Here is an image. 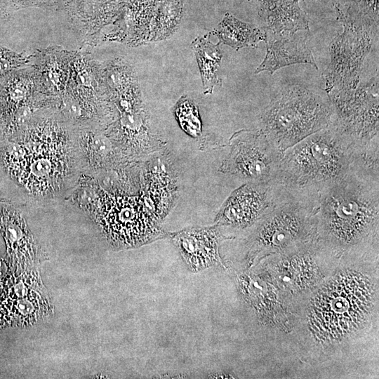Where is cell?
<instances>
[{
  "instance_id": "1",
  "label": "cell",
  "mask_w": 379,
  "mask_h": 379,
  "mask_svg": "<svg viewBox=\"0 0 379 379\" xmlns=\"http://www.w3.org/2000/svg\"><path fill=\"white\" fill-rule=\"evenodd\" d=\"M30 121L6 140L1 161L9 175L30 194L53 197L64 190L76 170L74 140L55 119Z\"/></svg>"
},
{
  "instance_id": "2",
  "label": "cell",
  "mask_w": 379,
  "mask_h": 379,
  "mask_svg": "<svg viewBox=\"0 0 379 379\" xmlns=\"http://www.w3.org/2000/svg\"><path fill=\"white\" fill-rule=\"evenodd\" d=\"M359 165L364 162L333 124L283 152L275 182L293 199L316 207L324 191Z\"/></svg>"
},
{
  "instance_id": "3",
  "label": "cell",
  "mask_w": 379,
  "mask_h": 379,
  "mask_svg": "<svg viewBox=\"0 0 379 379\" xmlns=\"http://www.w3.org/2000/svg\"><path fill=\"white\" fill-rule=\"evenodd\" d=\"M378 170L359 165L319 195L317 226L328 243L350 247L378 230Z\"/></svg>"
},
{
  "instance_id": "4",
  "label": "cell",
  "mask_w": 379,
  "mask_h": 379,
  "mask_svg": "<svg viewBox=\"0 0 379 379\" xmlns=\"http://www.w3.org/2000/svg\"><path fill=\"white\" fill-rule=\"evenodd\" d=\"M335 121L329 100L300 85H289L261 114L260 129L282 152Z\"/></svg>"
},
{
  "instance_id": "5",
  "label": "cell",
  "mask_w": 379,
  "mask_h": 379,
  "mask_svg": "<svg viewBox=\"0 0 379 379\" xmlns=\"http://www.w3.org/2000/svg\"><path fill=\"white\" fill-rule=\"evenodd\" d=\"M370 282L355 272L335 276L317 293L309 312L310 324L324 340L338 339L355 329L371 306Z\"/></svg>"
},
{
  "instance_id": "6",
  "label": "cell",
  "mask_w": 379,
  "mask_h": 379,
  "mask_svg": "<svg viewBox=\"0 0 379 379\" xmlns=\"http://www.w3.org/2000/svg\"><path fill=\"white\" fill-rule=\"evenodd\" d=\"M333 124L365 163L378 167V74L354 89L331 91Z\"/></svg>"
},
{
  "instance_id": "7",
  "label": "cell",
  "mask_w": 379,
  "mask_h": 379,
  "mask_svg": "<svg viewBox=\"0 0 379 379\" xmlns=\"http://www.w3.org/2000/svg\"><path fill=\"white\" fill-rule=\"evenodd\" d=\"M343 31L330 44V61L322 73L324 89L350 90L359 84L365 58L378 34V25L350 17L335 11Z\"/></svg>"
},
{
  "instance_id": "8",
  "label": "cell",
  "mask_w": 379,
  "mask_h": 379,
  "mask_svg": "<svg viewBox=\"0 0 379 379\" xmlns=\"http://www.w3.org/2000/svg\"><path fill=\"white\" fill-rule=\"evenodd\" d=\"M91 216L105 240L116 248L140 246L163 235L135 197L109 192L101 187L100 201Z\"/></svg>"
},
{
  "instance_id": "9",
  "label": "cell",
  "mask_w": 379,
  "mask_h": 379,
  "mask_svg": "<svg viewBox=\"0 0 379 379\" xmlns=\"http://www.w3.org/2000/svg\"><path fill=\"white\" fill-rule=\"evenodd\" d=\"M259 221L251 239L256 251L282 250L308 237L316 226V208L288 199L278 204Z\"/></svg>"
},
{
  "instance_id": "10",
  "label": "cell",
  "mask_w": 379,
  "mask_h": 379,
  "mask_svg": "<svg viewBox=\"0 0 379 379\" xmlns=\"http://www.w3.org/2000/svg\"><path fill=\"white\" fill-rule=\"evenodd\" d=\"M220 170L247 182L275 181L283 152L260 131H241L230 140Z\"/></svg>"
},
{
  "instance_id": "11",
  "label": "cell",
  "mask_w": 379,
  "mask_h": 379,
  "mask_svg": "<svg viewBox=\"0 0 379 379\" xmlns=\"http://www.w3.org/2000/svg\"><path fill=\"white\" fill-rule=\"evenodd\" d=\"M291 199L277 182H248L235 190L219 210L218 225L244 228L258 222L280 202Z\"/></svg>"
},
{
  "instance_id": "12",
  "label": "cell",
  "mask_w": 379,
  "mask_h": 379,
  "mask_svg": "<svg viewBox=\"0 0 379 379\" xmlns=\"http://www.w3.org/2000/svg\"><path fill=\"white\" fill-rule=\"evenodd\" d=\"M0 231L10 260L16 268H29L42 260L44 256L24 217L10 205L0 204Z\"/></svg>"
},
{
  "instance_id": "13",
  "label": "cell",
  "mask_w": 379,
  "mask_h": 379,
  "mask_svg": "<svg viewBox=\"0 0 379 379\" xmlns=\"http://www.w3.org/2000/svg\"><path fill=\"white\" fill-rule=\"evenodd\" d=\"M188 267L194 272L222 265L218 247L225 237L217 227H199L171 233Z\"/></svg>"
},
{
  "instance_id": "14",
  "label": "cell",
  "mask_w": 379,
  "mask_h": 379,
  "mask_svg": "<svg viewBox=\"0 0 379 379\" xmlns=\"http://www.w3.org/2000/svg\"><path fill=\"white\" fill-rule=\"evenodd\" d=\"M75 138L77 160L82 161L88 170L116 168L130 160L101 128L87 126L84 124L77 131Z\"/></svg>"
},
{
  "instance_id": "15",
  "label": "cell",
  "mask_w": 379,
  "mask_h": 379,
  "mask_svg": "<svg viewBox=\"0 0 379 379\" xmlns=\"http://www.w3.org/2000/svg\"><path fill=\"white\" fill-rule=\"evenodd\" d=\"M52 312L53 306L45 288L0 296V328L29 326Z\"/></svg>"
},
{
  "instance_id": "16",
  "label": "cell",
  "mask_w": 379,
  "mask_h": 379,
  "mask_svg": "<svg viewBox=\"0 0 379 379\" xmlns=\"http://www.w3.org/2000/svg\"><path fill=\"white\" fill-rule=\"evenodd\" d=\"M266 54L255 73L267 71L270 74L282 67L305 63L318 69L306 39L296 33L277 35L265 32Z\"/></svg>"
},
{
  "instance_id": "17",
  "label": "cell",
  "mask_w": 379,
  "mask_h": 379,
  "mask_svg": "<svg viewBox=\"0 0 379 379\" xmlns=\"http://www.w3.org/2000/svg\"><path fill=\"white\" fill-rule=\"evenodd\" d=\"M258 15L264 31L288 35L310 30V17L299 5V0H260Z\"/></svg>"
},
{
  "instance_id": "18",
  "label": "cell",
  "mask_w": 379,
  "mask_h": 379,
  "mask_svg": "<svg viewBox=\"0 0 379 379\" xmlns=\"http://www.w3.org/2000/svg\"><path fill=\"white\" fill-rule=\"evenodd\" d=\"M27 72H13L0 84V130L21 107L32 100V84Z\"/></svg>"
},
{
  "instance_id": "19",
  "label": "cell",
  "mask_w": 379,
  "mask_h": 379,
  "mask_svg": "<svg viewBox=\"0 0 379 379\" xmlns=\"http://www.w3.org/2000/svg\"><path fill=\"white\" fill-rule=\"evenodd\" d=\"M220 42L234 49L257 47L260 41H265V32L253 25L244 22L227 13L215 30Z\"/></svg>"
},
{
  "instance_id": "20",
  "label": "cell",
  "mask_w": 379,
  "mask_h": 379,
  "mask_svg": "<svg viewBox=\"0 0 379 379\" xmlns=\"http://www.w3.org/2000/svg\"><path fill=\"white\" fill-rule=\"evenodd\" d=\"M219 44H213L208 36L198 37L192 42L205 93H211L215 86L220 85L218 69L222 58Z\"/></svg>"
},
{
  "instance_id": "21",
  "label": "cell",
  "mask_w": 379,
  "mask_h": 379,
  "mask_svg": "<svg viewBox=\"0 0 379 379\" xmlns=\"http://www.w3.org/2000/svg\"><path fill=\"white\" fill-rule=\"evenodd\" d=\"M337 4L352 15L378 23V0H345Z\"/></svg>"
},
{
  "instance_id": "22",
  "label": "cell",
  "mask_w": 379,
  "mask_h": 379,
  "mask_svg": "<svg viewBox=\"0 0 379 379\" xmlns=\"http://www.w3.org/2000/svg\"><path fill=\"white\" fill-rule=\"evenodd\" d=\"M27 58L0 46V79L24 66Z\"/></svg>"
}]
</instances>
